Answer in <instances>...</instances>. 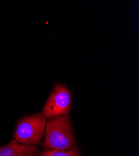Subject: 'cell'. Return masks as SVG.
<instances>
[{
	"label": "cell",
	"mask_w": 139,
	"mask_h": 156,
	"mask_svg": "<svg viewBox=\"0 0 139 156\" xmlns=\"http://www.w3.org/2000/svg\"><path fill=\"white\" fill-rule=\"evenodd\" d=\"M46 119L43 112L24 117L16 125L13 135L15 140L22 144H39L44 137Z\"/></svg>",
	"instance_id": "2"
},
{
	"label": "cell",
	"mask_w": 139,
	"mask_h": 156,
	"mask_svg": "<svg viewBox=\"0 0 139 156\" xmlns=\"http://www.w3.org/2000/svg\"><path fill=\"white\" fill-rule=\"evenodd\" d=\"M71 105L72 95L69 89L64 84L57 83L50 93L42 112L47 119L68 115Z\"/></svg>",
	"instance_id": "3"
},
{
	"label": "cell",
	"mask_w": 139,
	"mask_h": 156,
	"mask_svg": "<svg viewBox=\"0 0 139 156\" xmlns=\"http://www.w3.org/2000/svg\"><path fill=\"white\" fill-rule=\"evenodd\" d=\"M42 147L46 151H68L75 144L71 119L68 115H59L46 121Z\"/></svg>",
	"instance_id": "1"
},
{
	"label": "cell",
	"mask_w": 139,
	"mask_h": 156,
	"mask_svg": "<svg viewBox=\"0 0 139 156\" xmlns=\"http://www.w3.org/2000/svg\"><path fill=\"white\" fill-rule=\"evenodd\" d=\"M40 154L36 146L22 144L15 139L0 147V156H40Z\"/></svg>",
	"instance_id": "4"
},
{
	"label": "cell",
	"mask_w": 139,
	"mask_h": 156,
	"mask_svg": "<svg viewBox=\"0 0 139 156\" xmlns=\"http://www.w3.org/2000/svg\"><path fill=\"white\" fill-rule=\"evenodd\" d=\"M40 156H80L78 147L74 146L69 151L48 150L41 152Z\"/></svg>",
	"instance_id": "5"
}]
</instances>
